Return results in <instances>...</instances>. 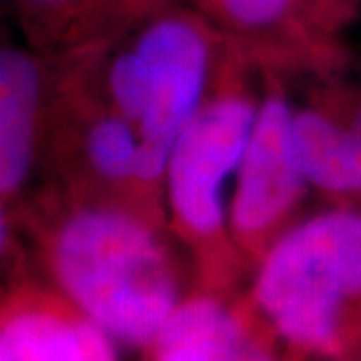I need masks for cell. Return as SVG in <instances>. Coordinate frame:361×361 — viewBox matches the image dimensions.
<instances>
[{
    "mask_svg": "<svg viewBox=\"0 0 361 361\" xmlns=\"http://www.w3.org/2000/svg\"><path fill=\"white\" fill-rule=\"evenodd\" d=\"M149 2V6L153 8V11H159V8H163V6H167V4H173V2H177V0H147Z\"/></svg>",
    "mask_w": 361,
    "mask_h": 361,
    "instance_id": "5bb4252c",
    "label": "cell"
},
{
    "mask_svg": "<svg viewBox=\"0 0 361 361\" xmlns=\"http://www.w3.org/2000/svg\"><path fill=\"white\" fill-rule=\"evenodd\" d=\"M345 118L349 121V125L361 135V103H357L349 113H345Z\"/></svg>",
    "mask_w": 361,
    "mask_h": 361,
    "instance_id": "4fadbf2b",
    "label": "cell"
},
{
    "mask_svg": "<svg viewBox=\"0 0 361 361\" xmlns=\"http://www.w3.org/2000/svg\"><path fill=\"white\" fill-rule=\"evenodd\" d=\"M227 44L193 4L173 2L116 37L78 49L104 101L139 133L147 187L163 203L171 151L205 101Z\"/></svg>",
    "mask_w": 361,
    "mask_h": 361,
    "instance_id": "7a4b0ae2",
    "label": "cell"
},
{
    "mask_svg": "<svg viewBox=\"0 0 361 361\" xmlns=\"http://www.w3.org/2000/svg\"><path fill=\"white\" fill-rule=\"evenodd\" d=\"M225 37L263 68L315 65L331 42L307 25L301 0H191Z\"/></svg>",
    "mask_w": 361,
    "mask_h": 361,
    "instance_id": "52a82bcc",
    "label": "cell"
},
{
    "mask_svg": "<svg viewBox=\"0 0 361 361\" xmlns=\"http://www.w3.org/2000/svg\"><path fill=\"white\" fill-rule=\"evenodd\" d=\"M47 71L37 54L4 47L0 54V195L13 209L30 183L47 135Z\"/></svg>",
    "mask_w": 361,
    "mask_h": 361,
    "instance_id": "8992f818",
    "label": "cell"
},
{
    "mask_svg": "<svg viewBox=\"0 0 361 361\" xmlns=\"http://www.w3.org/2000/svg\"><path fill=\"white\" fill-rule=\"evenodd\" d=\"M293 116L283 87L269 77L229 199L231 239L249 259L259 261L295 225L311 189L297 157Z\"/></svg>",
    "mask_w": 361,
    "mask_h": 361,
    "instance_id": "5b68a950",
    "label": "cell"
},
{
    "mask_svg": "<svg viewBox=\"0 0 361 361\" xmlns=\"http://www.w3.org/2000/svg\"><path fill=\"white\" fill-rule=\"evenodd\" d=\"M28 40L65 54L116 37L155 13L147 0H16Z\"/></svg>",
    "mask_w": 361,
    "mask_h": 361,
    "instance_id": "30bf717a",
    "label": "cell"
},
{
    "mask_svg": "<svg viewBox=\"0 0 361 361\" xmlns=\"http://www.w3.org/2000/svg\"><path fill=\"white\" fill-rule=\"evenodd\" d=\"M113 337L80 311L20 295L2 313L0 361H116Z\"/></svg>",
    "mask_w": 361,
    "mask_h": 361,
    "instance_id": "ba28073f",
    "label": "cell"
},
{
    "mask_svg": "<svg viewBox=\"0 0 361 361\" xmlns=\"http://www.w3.org/2000/svg\"><path fill=\"white\" fill-rule=\"evenodd\" d=\"M255 301L291 345L339 353L349 305L361 301V211L337 207L291 225L259 259Z\"/></svg>",
    "mask_w": 361,
    "mask_h": 361,
    "instance_id": "277c9868",
    "label": "cell"
},
{
    "mask_svg": "<svg viewBox=\"0 0 361 361\" xmlns=\"http://www.w3.org/2000/svg\"><path fill=\"white\" fill-rule=\"evenodd\" d=\"M153 349L157 361H279L235 311L213 297L180 303Z\"/></svg>",
    "mask_w": 361,
    "mask_h": 361,
    "instance_id": "9c48e42d",
    "label": "cell"
},
{
    "mask_svg": "<svg viewBox=\"0 0 361 361\" xmlns=\"http://www.w3.org/2000/svg\"><path fill=\"white\" fill-rule=\"evenodd\" d=\"M229 39V37H227ZM255 65L231 39L205 101L175 142L165 173L169 229L205 267H225L239 253L229 231V179L237 175L259 103L249 68Z\"/></svg>",
    "mask_w": 361,
    "mask_h": 361,
    "instance_id": "3957f363",
    "label": "cell"
},
{
    "mask_svg": "<svg viewBox=\"0 0 361 361\" xmlns=\"http://www.w3.org/2000/svg\"><path fill=\"white\" fill-rule=\"evenodd\" d=\"M30 229L54 281L115 341L155 345L180 305L167 219L141 207L54 191L32 209Z\"/></svg>",
    "mask_w": 361,
    "mask_h": 361,
    "instance_id": "6da1fadb",
    "label": "cell"
},
{
    "mask_svg": "<svg viewBox=\"0 0 361 361\" xmlns=\"http://www.w3.org/2000/svg\"><path fill=\"white\" fill-rule=\"evenodd\" d=\"M357 4L360 0H301L307 25L327 42H331L337 30L353 16Z\"/></svg>",
    "mask_w": 361,
    "mask_h": 361,
    "instance_id": "7c38bea8",
    "label": "cell"
},
{
    "mask_svg": "<svg viewBox=\"0 0 361 361\" xmlns=\"http://www.w3.org/2000/svg\"><path fill=\"white\" fill-rule=\"evenodd\" d=\"M295 149L313 189L334 197L361 195V135L337 111L310 104L295 109Z\"/></svg>",
    "mask_w": 361,
    "mask_h": 361,
    "instance_id": "8fae6325",
    "label": "cell"
}]
</instances>
